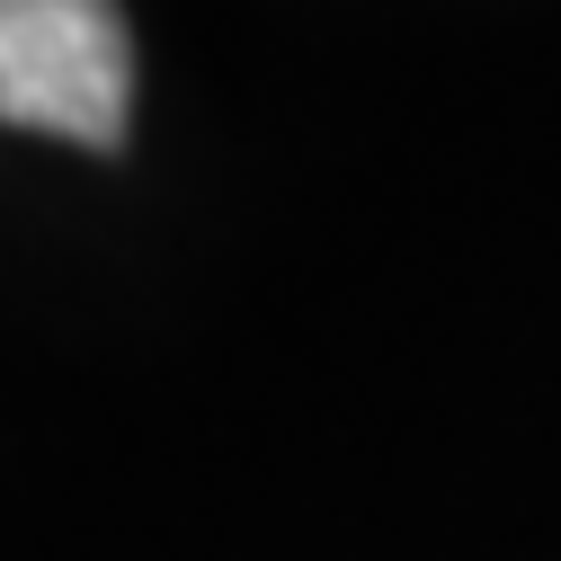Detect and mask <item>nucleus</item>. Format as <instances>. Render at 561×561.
<instances>
[{
    "label": "nucleus",
    "mask_w": 561,
    "mask_h": 561,
    "mask_svg": "<svg viewBox=\"0 0 561 561\" xmlns=\"http://www.w3.org/2000/svg\"><path fill=\"white\" fill-rule=\"evenodd\" d=\"M0 125L125 152L134 27L116 0H0Z\"/></svg>",
    "instance_id": "obj_1"
}]
</instances>
